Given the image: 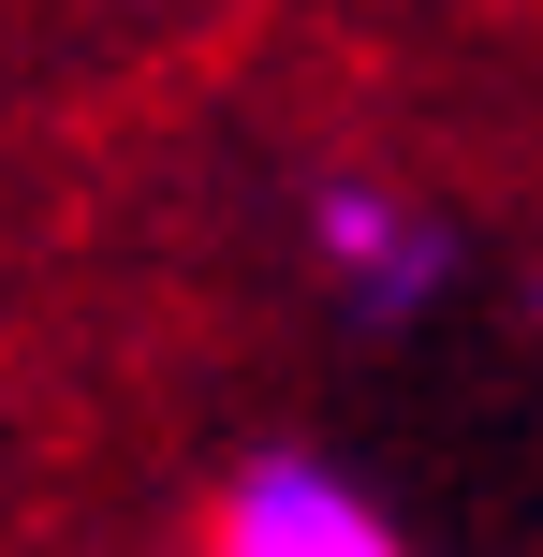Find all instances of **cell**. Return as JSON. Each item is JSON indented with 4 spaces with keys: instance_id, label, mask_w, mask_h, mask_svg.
Instances as JSON below:
<instances>
[{
    "instance_id": "1",
    "label": "cell",
    "mask_w": 543,
    "mask_h": 557,
    "mask_svg": "<svg viewBox=\"0 0 543 557\" xmlns=\"http://www.w3.org/2000/svg\"><path fill=\"white\" fill-rule=\"evenodd\" d=\"M221 557H411V543L382 529V513L353 499L338 470H309V455H264V470L221 499Z\"/></svg>"
},
{
    "instance_id": "2",
    "label": "cell",
    "mask_w": 543,
    "mask_h": 557,
    "mask_svg": "<svg viewBox=\"0 0 543 557\" xmlns=\"http://www.w3.org/2000/svg\"><path fill=\"white\" fill-rule=\"evenodd\" d=\"M309 235H323V278H338L353 308H411V294H441V221H411V206H382V191H323Z\"/></svg>"
}]
</instances>
